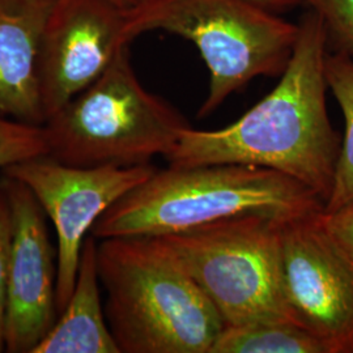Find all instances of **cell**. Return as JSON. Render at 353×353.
Segmentation results:
<instances>
[{"label": "cell", "instance_id": "cell-1", "mask_svg": "<svg viewBox=\"0 0 353 353\" xmlns=\"http://www.w3.org/2000/svg\"><path fill=\"white\" fill-rule=\"evenodd\" d=\"M327 51L322 20L307 8L276 87L229 126L185 128L165 160L173 166H262L300 182L326 204L341 145L328 117Z\"/></svg>", "mask_w": 353, "mask_h": 353}, {"label": "cell", "instance_id": "cell-2", "mask_svg": "<svg viewBox=\"0 0 353 353\" xmlns=\"http://www.w3.org/2000/svg\"><path fill=\"white\" fill-rule=\"evenodd\" d=\"M323 210L312 190L267 168L169 165L112 205L90 234L99 241L164 236L245 214L288 221Z\"/></svg>", "mask_w": 353, "mask_h": 353}, {"label": "cell", "instance_id": "cell-3", "mask_svg": "<svg viewBox=\"0 0 353 353\" xmlns=\"http://www.w3.org/2000/svg\"><path fill=\"white\" fill-rule=\"evenodd\" d=\"M105 314L121 353H210L225 327L157 236L97 243Z\"/></svg>", "mask_w": 353, "mask_h": 353}, {"label": "cell", "instance_id": "cell-4", "mask_svg": "<svg viewBox=\"0 0 353 353\" xmlns=\"http://www.w3.org/2000/svg\"><path fill=\"white\" fill-rule=\"evenodd\" d=\"M163 30L194 43L210 74L198 118L216 112L259 76H281L297 43L299 23L250 0H144L126 10V36Z\"/></svg>", "mask_w": 353, "mask_h": 353}, {"label": "cell", "instance_id": "cell-5", "mask_svg": "<svg viewBox=\"0 0 353 353\" xmlns=\"http://www.w3.org/2000/svg\"><path fill=\"white\" fill-rule=\"evenodd\" d=\"M49 156L64 164L138 166L166 157L185 128L183 115L143 87L130 46L90 85L42 125Z\"/></svg>", "mask_w": 353, "mask_h": 353}, {"label": "cell", "instance_id": "cell-6", "mask_svg": "<svg viewBox=\"0 0 353 353\" xmlns=\"http://www.w3.org/2000/svg\"><path fill=\"white\" fill-rule=\"evenodd\" d=\"M283 223L245 214L157 237L225 326L285 322L292 318L281 281Z\"/></svg>", "mask_w": 353, "mask_h": 353}, {"label": "cell", "instance_id": "cell-7", "mask_svg": "<svg viewBox=\"0 0 353 353\" xmlns=\"http://www.w3.org/2000/svg\"><path fill=\"white\" fill-rule=\"evenodd\" d=\"M151 164L138 166H75L49 154L36 156L3 170L26 185L50 219L57 234L58 316L75 287L84 241L97 220L154 173Z\"/></svg>", "mask_w": 353, "mask_h": 353}, {"label": "cell", "instance_id": "cell-8", "mask_svg": "<svg viewBox=\"0 0 353 353\" xmlns=\"http://www.w3.org/2000/svg\"><path fill=\"white\" fill-rule=\"evenodd\" d=\"M323 211L281 224L284 299L292 321L328 352L353 353V265L325 227Z\"/></svg>", "mask_w": 353, "mask_h": 353}, {"label": "cell", "instance_id": "cell-9", "mask_svg": "<svg viewBox=\"0 0 353 353\" xmlns=\"http://www.w3.org/2000/svg\"><path fill=\"white\" fill-rule=\"evenodd\" d=\"M126 10L110 0H55L38 58L45 122L130 46Z\"/></svg>", "mask_w": 353, "mask_h": 353}, {"label": "cell", "instance_id": "cell-10", "mask_svg": "<svg viewBox=\"0 0 353 353\" xmlns=\"http://www.w3.org/2000/svg\"><path fill=\"white\" fill-rule=\"evenodd\" d=\"M0 185L12 216L4 345L6 352L33 353L58 318V250L51 243L48 216L30 190L7 176Z\"/></svg>", "mask_w": 353, "mask_h": 353}, {"label": "cell", "instance_id": "cell-11", "mask_svg": "<svg viewBox=\"0 0 353 353\" xmlns=\"http://www.w3.org/2000/svg\"><path fill=\"white\" fill-rule=\"evenodd\" d=\"M55 0H0V115L43 125L41 39Z\"/></svg>", "mask_w": 353, "mask_h": 353}, {"label": "cell", "instance_id": "cell-12", "mask_svg": "<svg viewBox=\"0 0 353 353\" xmlns=\"http://www.w3.org/2000/svg\"><path fill=\"white\" fill-rule=\"evenodd\" d=\"M97 243L87 236L71 297L33 353H121L102 303Z\"/></svg>", "mask_w": 353, "mask_h": 353}, {"label": "cell", "instance_id": "cell-13", "mask_svg": "<svg viewBox=\"0 0 353 353\" xmlns=\"http://www.w3.org/2000/svg\"><path fill=\"white\" fill-rule=\"evenodd\" d=\"M210 353H330L326 344L296 322L225 326Z\"/></svg>", "mask_w": 353, "mask_h": 353}, {"label": "cell", "instance_id": "cell-14", "mask_svg": "<svg viewBox=\"0 0 353 353\" xmlns=\"http://www.w3.org/2000/svg\"><path fill=\"white\" fill-rule=\"evenodd\" d=\"M327 87L341 106L344 118V137L335 169L334 185L327 202L326 212L338 211L353 204V61L348 57L327 51L325 61Z\"/></svg>", "mask_w": 353, "mask_h": 353}, {"label": "cell", "instance_id": "cell-15", "mask_svg": "<svg viewBox=\"0 0 353 353\" xmlns=\"http://www.w3.org/2000/svg\"><path fill=\"white\" fill-rule=\"evenodd\" d=\"M49 153L43 126L0 115V172L28 159Z\"/></svg>", "mask_w": 353, "mask_h": 353}, {"label": "cell", "instance_id": "cell-16", "mask_svg": "<svg viewBox=\"0 0 353 353\" xmlns=\"http://www.w3.org/2000/svg\"><path fill=\"white\" fill-rule=\"evenodd\" d=\"M323 24L328 50L353 61V0H310Z\"/></svg>", "mask_w": 353, "mask_h": 353}, {"label": "cell", "instance_id": "cell-17", "mask_svg": "<svg viewBox=\"0 0 353 353\" xmlns=\"http://www.w3.org/2000/svg\"><path fill=\"white\" fill-rule=\"evenodd\" d=\"M12 240V216L7 195L0 185V352L6 351L4 345V314H6V288L7 271Z\"/></svg>", "mask_w": 353, "mask_h": 353}, {"label": "cell", "instance_id": "cell-18", "mask_svg": "<svg viewBox=\"0 0 353 353\" xmlns=\"http://www.w3.org/2000/svg\"><path fill=\"white\" fill-rule=\"evenodd\" d=\"M322 220L331 237L353 265V204L334 212L323 211Z\"/></svg>", "mask_w": 353, "mask_h": 353}, {"label": "cell", "instance_id": "cell-19", "mask_svg": "<svg viewBox=\"0 0 353 353\" xmlns=\"http://www.w3.org/2000/svg\"><path fill=\"white\" fill-rule=\"evenodd\" d=\"M254 4L265 8L267 11L279 13L293 7H309L310 0H250Z\"/></svg>", "mask_w": 353, "mask_h": 353}, {"label": "cell", "instance_id": "cell-20", "mask_svg": "<svg viewBox=\"0 0 353 353\" xmlns=\"http://www.w3.org/2000/svg\"><path fill=\"white\" fill-rule=\"evenodd\" d=\"M110 1H113L115 4H118V6L123 7V8H130V7H132L135 4V0H110Z\"/></svg>", "mask_w": 353, "mask_h": 353}, {"label": "cell", "instance_id": "cell-21", "mask_svg": "<svg viewBox=\"0 0 353 353\" xmlns=\"http://www.w3.org/2000/svg\"><path fill=\"white\" fill-rule=\"evenodd\" d=\"M140 1H144V0H135V4H137V3H140Z\"/></svg>", "mask_w": 353, "mask_h": 353}]
</instances>
